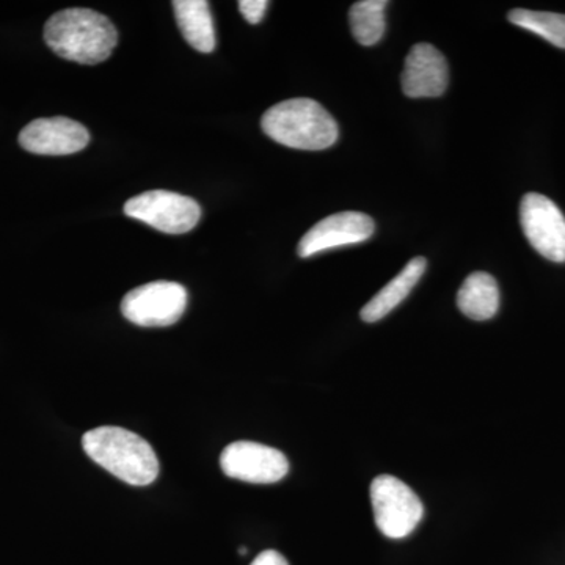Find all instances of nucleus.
Masks as SVG:
<instances>
[{"instance_id":"nucleus-9","label":"nucleus","mask_w":565,"mask_h":565,"mask_svg":"<svg viewBox=\"0 0 565 565\" xmlns=\"http://www.w3.org/2000/svg\"><path fill=\"white\" fill-rule=\"evenodd\" d=\"M374 230L375 223L370 215L355 211L340 212L316 223L300 241L297 252L302 258H310L332 248L364 243L373 236Z\"/></svg>"},{"instance_id":"nucleus-12","label":"nucleus","mask_w":565,"mask_h":565,"mask_svg":"<svg viewBox=\"0 0 565 565\" xmlns=\"http://www.w3.org/2000/svg\"><path fill=\"white\" fill-rule=\"evenodd\" d=\"M427 262L423 256L411 259L407 266L401 270L396 277L393 278L385 288L375 294L373 299L370 300L362 308V319L364 322H377L384 319L386 315L392 313L397 305L403 303L407 299L412 289L422 280L424 273H426Z\"/></svg>"},{"instance_id":"nucleus-3","label":"nucleus","mask_w":565,"mask_h":565,"mask_svg":"<svg viewBox=\"0 0 565 565\" xmlns=\"http://www.w3.org/2000/svg\"><path fill=\"white\" fill-rule=\"evenodd\" d=\"M262 128L277 143L307 151L326 150L340 136L332 115L308 98L275 104L263 115Z\"/></svg>"},{"instance_id":"nucleus-16","label":"nucleus","mask_w":565,"mask_h":565,"mask_svg":"<svg viewBox=\"0 0 565 565\" xmlns=\"http://www.w3.org/2000/svg\"><path fill=\"white\" fill-rule=\"evenodd\" d=\"M509 21L565 50V14L516 9L509 13Z\"/></svg>"},{"instance_id":"nucleus-10","label":"nucleus","mask_w":565,"mask_h":565,"mask_svg":"<svg viewBox=\"0 0 565 565\" xmlns=\"http://www.w3.org/2000/svg\"><path fill=\"white\" fill-rule=\"evenodd\" d=\"M90 143V132L81 122L65 117L39 118L22 129L20 145L40 156H68Z\"/></svg>"},{"instance_id":"nucleus-4","label":"nucleus","mask_w":565,"mask_h":565,"mask_svg":"<svg viewBox=\"0 0 565 565\" xmlns=\"http://www.w3.org/2000/svg\"><path fill=\"white\" fill-rule=\"evenodd\" d=\"M375 525L390 539H404L422 522L424 508L418 494L401 479L382 475L371 484Z\"/></svg>"},{"instance_id":"nucleus-15","label":"nucleus","mask_w":565,"mask_h":565,"mask_svg":"<svg viewBox=\"0 0 565 565\" xmlns=\"http://www.w3.org/2000/svg\"><path fill=\"white\" fill-rule=\"evenodd\" d=\"M386 7V0H362L353 3L349 11V22L353 36L363 46H373L384 36Z\"/></svg>"},{"instance_id":"nucleus-13","label":"nucleus","mask_w":565,"mask_h":565,"mask_svg":"<svg viewBox=\"0 0 565 565\" xmlns=\"http://www.w3.org/2000/svg\"><path fill=\"white\" fill-rule=\"evenodd\" d=\"M182 36L199 52L211 54L215 50V29L210 2L206 0H177L173 2Z\"/></svg>"},{"instance_id":"nucleus-17","label":"nucleus","mask_w":565,"mask_h":565,"mask_svg":"<svg viewBox=\"0 0 565 565\" xmlns=\"http://www.w3.org/2000/svg\"><path fill=\"white\" fill-rule=\"evenodd\" d=\"M239 11L243 13L245 20L250 24H259L263 21L264 14H266L269 2L267 0H241Z\"/></svg>"},{"instance_id":"nucleus-7","label":"nucleus","mask_w":565,"mask_h":565,"mask_svg":"<svg viewBox=\"0 0 565 565\" xmlns=\"http://www.w3.org/2000/svg\"><path fill=\"white\" fill-rule=\"evenodd\" d=\"M520 223L539 255L565 263V217L552 200L541 193H526L520 203Z\"/></svg>"},{"instance_id":"nucleus-14","label":"nucleus","mask_w":565,"mask_h":565,"mask_svg":"<svg viewBox=\"0 0 565 565\" xmlns=\"http://www.w3.org/2000/svg\"><path fill=\"white\" fill-rule=\"evenodd\" d=\"M457 307L473 321H489L500 308L497 280L490 274H471L457 292Z\"/></svg>"},{"instance_id":"nucleus-8","label":"nucleus","mask_w":565,"mask_h":565,"mask_svg":"<svg viewBox=\"0 0 565 565\" xmlns=\"http://www.w3.org/2000/svg\"><path fill=\"white\" fill-rule=\"evenodd\" d=\"M223 473L250 484H275L289 471L286 456L270 446L255 441H236L226 446L221 456Z\"/></svg>"},{"instance_id":"nucleus-11","label":"nucleus","mask_w":565,"mask_h":565,"mask_svg":"<svg viewBox=\"0 0 565 565\" xmlns=\"http://www.w3.org/2000/svg\"><path fill=\"white\" fill-rule=\"evenodd\" d=\"M449 84L446 58L429 43H418L408 52L403 71V90L408 98H437Z\"/></svg>"},{"instance_id":"nucleus-1","label":"nucleus","mask_w":565,"mask_h":565,"mask_svg":"<svg viewBox=\"0 0 565 565\" xmlns=\"http://www.w3.org/2000/svg\"><path fill=\"white\" fill-rule=\"evenodd\" d=\"M44 41L58 57L98 65L110 57L118 32L109 18L90 9L58 11L44 25Z\"/></svg>"},{"instance_id":"nucleus-2","label":"nucleus","mask_w":565,"mask_h":565,"mask_svg":"<svg viewBox=\"0 0 565 565\" xmlns=\"http://www.w3.org/2000/svg\"><path fill=\"white\" fill-rule=\"evenodd\" d=\"M85 455L129 486H150L158 479L154 449L140 435L122 427L103 426L82 438Z\"/></svg>"},{"instance_id":"nucleus-6","label":"nucleus","mask_w":565,"mask_h":565,"mask_svg":"<svg viewBox=\"0 0 565 565\" xmlns=\"http://www.w3.org/2000/svg\"><path fill=\"white\" fill-rule=\"evenodd\" d=\"M184 286L174 281H152L126 294L121 313L140 327H169L177 323L188 308Z\"/></svg>"},{"instance_id":"nucleus-18","label":"nucleus","mask_w":565,"mask_h":565,"mask_svg":"<svg viewBox=\"0 0 565 565\" xmlns=\"http://www.w3.org/2000/svg\"><path fill=\"white\" fill-rule=\"evenodd\" d=\"M250 565H289L288 561L275 550H266L262 555L255 557Z\"/></svg>"},{"instance_id":"nucleus-5","label":"nucleus","mask_w":565,"mask_h":565,"mask_svg":"<svg viewBox=\"0 0 565 565\" xmlns=\"http://www.w3.org/2000/svg\"><path fill=\"white\" fill-rule=\"evenodd\" d=\"M125 214L158 232L184 234L199 225L202 207L191 196L181 193L151 191L129 200L125 204Z\"/></svg>"}]
</instances>
